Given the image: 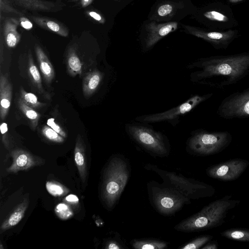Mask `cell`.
<instances>
[{"mask_svg":"<svg viewBox=\"0 0 249 249\" xmlns=\"http://www.w3.org/2000/svg\"><path fill=\"white\" fill-rule=\"evenodd\" d=\"M194 82L222 89L249 75V52L202 58L189 65Z\"/></svg>","mask_w":249,"mask_h":249,"instance_id":"obj_1","label":"cell"},{"mask_svg":"<svg viewBox=\"0 0 249 249\" xmlns=\"http://www.w3.org/2000/svg\"><path fill=\"white\" fill-rule=\"evenodd\" d=\"M129 160L123 155H112L102 174L101 198L105 207L112 210L118 203L131 174Z\"/></svg>","mask_w":249,"mask_h":249,"instance_id":"obj_2","label":"cell"},{"mask_svg":"<svg viewBox=\"0 0 249 249\" xmlns=\"http://www.w3.org/2000/svg\"><path fill=\"white\" fill-rule=\"evenodd\" d=\"M240 202V200L232 199L231 195H226L181 221L174 228L178 231L193 232L219 227L225 222V219L230 211Z\"/></svg>","mask_w":249,"mask_h":249,"instance_id":"obj_3","label":"cell"},{"mask_svg":"<svg viewBox=\"0 0 249 249\" xmlns=\"http://www.w3.org/2000/svg\"><path fill=\"white\" fill-rule=\"evenodd\" d=\"M144 168L154 172L163 180V183L176 190L189 199H198L213 196L215 188L207 183L188 178L180 174L164 170L157 165L148 163Z\"/></svg>","mask_w":249,"mask_h":249,"instance_id":"obj_4","label":"cell"},{"mask_svg":"<svg viewBox=\"0 0 249 249\" xmlns=\"http://www.w3.org/2000/svg\"><path fill=\"white\" fill-rule=\"evenodd\" d=\"M148 198L152 207L160 214L169 216L182 209L191 200L163 182L151 180L146 184Z\"/></svg>","mask_w":249,"mask_h":249,"instance_id":"obj_5","label":"cell"},{"mask_svg":"<svg viewBox=\"0 0 249 249\" xmlns=\"http://www.w3.org/2000/svg\"><path fill=\"white\" fill-rule=\"evenodd\" d=\"M232 139V135L227 131L198 129L194 131L187 140L186 149L193 156H211L225 150L230 145Z\"/></svg>","mask_w":249,"mask_h":249,"instance_id":"obj_6","label":"cell"},{"mask_svg":"<svg viewBox=\"0 0 249 249\" xmlns=\"http://www.w3.org/2000/svg\"><path fill=\"white\" fill-rule=\"evenodd\" d=\"M126 131L131 138L152 156L164 158L170 153L168 139L162 134L143 125L130 124Z\"/></svg>","mask_w":249,"mask_h":249,"instance_id":"obj_7","label":"cell"},{"mask_svg":"<svg viewBox=\"0 0 249 249\" xmlns=\"http://www.w3.org/2000/svg\"><path fill=\"white\" fill-rule=\"evenodd\" d=\"M217 115L227 120L249 117V88L225 98L217 110Z\"/></svg>","mask_w":249,"mask_h":249,"instance_id":"obj_8","label":"cell"},{"mask_svg":"<svg viewBox=\"0 0 249 249\" xmlns=\"http://www.w3.org/2000/svg\"><path fill=\"white\" fill-rule=\"evenodd\" d=\"M213 95L210 93L204 95H195L182 104L166 111L136 118L141 123H154L164 121L173 120L179 116L190 112L202 102L209 99Z\"/></svg>","mask_w":249,"mask_h":249,"instance_id":"obj_9","label":"cell"},{"mask_svg":"<svg viewBox=\"0 0 249 249\" xmlns=\"http://www.w3.org/2000/svg\"><path fill=\"white\" fill-rule=\"evenodd\" d=\"M249 165V162L246 160L233 159L208 167L206 173L212 178L231 181L238 178Z\"/></svg>","mask_w":249,"mask_h":249,"instance_id":"obj_10","label":"cell"},{"mask_svg":"<svg viewBox=\"0 0 249 249\" xmlns=\"http://www.w3.org/2000/svg\"><path fill=\"white\" fill-rule=\"evenodd\" d=\"M188 33L199 38H202L213 44L216 49H226L235 36V31L207 32L190 26H184Z\"/></svg>","mask_w":249,"mask_h":249,"instance_id":"obj_11","label":"cell"},{"mask_svg":"<svg viewBox=\"0 0 249 249\" xmlns=\"http://www.w3.org/2000/svg\"><path fill=\"white\" fill-rule=\"evenodd\" d=\"M13 159L11 165L7 169V172L16 173L20 171L28 170L35 166L43 163L42 159L33 155L31 153L21 149H16L11 151Z\"/></svg>","mask_w":249,"mask_h":249,"instance_id":"obj_12","label":"cell"},{"mask_svg":"<svg viewBox=\"0 0 249 249\" xmlns=\"http://www.w3.org/2000/svg\"><path fill=\"white\" fill-rule=\"evenodd\" d=\"M176 22H168L158 24L149 23L146 27L147 36L145 39V46L149 48L154 46L162 37L175 31L178 28Z\"/></svg>","mask_w":249,"mask_h":249,"instance_id":"obj_13","label":"cell"},{"mask_svg":"<svg viewBox=\"0 0 249 249\" xmlns=\"http://www.w3.org/2000/svg\"><path fill=\"white\" fill-rule=\"evenodd\" d=\"M20 6L31 11L43 12H57L62 10L64 4L60 1L45 0H14Z\"/></svg>","mask_w":249,"mask_h":249,"instance_id":"obj_14","label":"cell"},{"mask_svg":"<svg viewBox=\"0 0 249 249\" xmlns=\"http://www.w3.org/2000/svg\"><path fill=\"white\" fill-rule=\"evenodd\" d=\"M12 86L8 76L1 71L0 75V117L4 120L7 115L11 104Z\"/></svg>","mask_w":249,"mask_h":249,"instance_id":"obj_15","label":"cell"},{"mask_svg":"<svg viewBox=\"0 0 249 249\" xmlns=\"http://www.w3.org/2000/svg\"><path fill=\"white\" fill-rule=\"evenodd\" d=\"M30 18L36 25L42 28L63 37H67L69 35V31L68 28L57 20L48 17L36 15H31Z\"/></svg>","mask_w":249,"mask_h":249,"instance_id":"obj_16","label":"cell"},{"mask_svg":"<svg viewBox=\"0 0 249 249\" xmlns=\"http://www.w3.org/2000/svg\"><path fill=\"white\" fill-rule=\"evenodd\" d=\"M74 158L81 180L84 183L87 175V163L84 142L80 135H77L76 140Z\"/></svg>","mask_w":249,"mask_h":249,"instance_id":"obj_17","label":"cell"},{"mask_svg":"<svg viewBox=\"0 0 249 249\" xmlns=\"http://www.w3.org/2000/svg\"><path fill=\"white\" fill-rule=\"evenodd\" d=\"M37 60L40 70L46 84H50L54 78V70L48 56L38 45L35 47Z\"/></svg>","mask_w":249,"mask_h":249,"instance_id":"obj_18","label":"cell"},{"mask_svg":"<svg viewBox=\"0 0 249 249\" xmlns=\"http://www.w3.org/2000/svg\"><path fill=\"white\" fill-rule=\"evenodd\" d=\"M19 21L13 18H7L3 24V36L7 45L10 48L16 47L20 39L17 28Z\"/></svg>","mask_w":249,"mask_h":249,"instance_id":"obj_19","label":"cell"},{"mask_svg":"<svg viewBox=\"0 0 249 249\" xmlns=\"http://www.w3.org/2000/svg\"><path fill=\"white\" fill-rule=\"evenodd\" d=\"M28 204L29 200L25 198L17 206L1 224L0 228L1 232L16 226L20 221L24 215Z\"/></svg>","mask_w":249,"mask_h":249,"instance_id":"obj_20","label":"cell"},{"mask_svg":"<svg viewBox=\"0 0 249 249\" xmlns=\"http://www.w3.org/2000/svg\"><path fill=\"white\" fill-rule=\"evenodd\" d=\"M103 78L102 73L95 70L88 73L83 81V92L86 96L91 95L98 89Z\"/></svg>","mask_w":249,"mask_h":249,"instance_id":"obj_21","label":"cell"},{"mask_svg":"<svg viewBox=\"0 0 249 249\" xmlns=\"http://www.w3.org/2000/svg\"><path fill=\"white\" fill-rule=\"evenodd\" d=\"M66 62L67 69L71 75L75 76L81 74L82 64L77 53L75 44L69 47Z\"/></svg>","mask_w":249,"mask_h":249,"instance_id":"obj_22","label":"cell"},{"mask_svg":"<svg viewBox=\"0 0 249 249\" xmlns=\"http://www.w3.org/2000/svg\"><path fill=\"white\" fill-rule=\"evenodd\" d=\"M130 243L135 249H164L167 248L169 245L165 241L154 238L134 239Z\"/></svg>","mask_w":249,"mask_h":249,"instance_id":"obj_23","label":"cell"},{"mask_svg":"<svg viewBox=\"0 0 249 249\" xmlns=\"http://www.w3.org/2000/svg\"><path fill=\"white\" fill-rule=\"evenodd\" d=\"M28 73L31 81L35 86L39 92L45 95L46 98H48L49 95L44 91L42 85V79L34 63L32 55L31 53L28 55Z\"/></svg>","mask_w":249,"mask_h":249,"instance_id":"obj_24","label":"cell"},{"mask_svg":"<svg viewBox=\"0 0 249 249\" xmlns=\"http://www.w3.org/2000/svg\"><path fill=\"white\" fill-rule=\"evenodd\" d=\"M220 235L227 239L239 242H249V229L245 228H231L220 233Z\"/></svg>","mask_w":249,"mask_h":249,"instance_id":"obj_25","label":"cell"},{"mask_svg":"<svg viewBox=\"0 0 249 249\" xmlns=\"http://www.w3.org/2000/svg\"><path fill=\"white\" fill-rule=\"evenodd\" d=\"M18 104L19 109L29 120L32 128L35 130L40 119V114L37 112L34 108L26 105L20 98L18 100Z\"/></svg>","mask_w":249,"mask_h":249,"instance_id":"obj_26","label":"cell"},{"mask_svg":"<svg viewBox=\"0 0 249 249\" xmlns=\"http://www.w3.org/2000/svg\"><path fill=\"white\" fill-rule=\"evenodd\" d=\"M46 188L50 194L55 197L65 196L70 192L66 186L56 181H47Z\"/></svg>","mask_w":249,"mask_h":249,"instance_id":"obj_27","label":"cell"},{"mask_svg":"<svg viewBox=\"0 0 249 249\" xmlns=\"http://www.w3.org/2000/svg\"><path fill=\"white\" fill-rule=\"evenodd\" d=\"M213 236L203 235L199 236L189 242L178 248L179 249H201L208 242L212 240Z\"/></svg>","mask_w":249,"mask_h":249,"instance_id":"obj_28","label":"cell"},{"mask_svg":"<svg viewBox=\"0 0 249 249\" xmlns=\"http://www.w3.org/2000/svg\"><path fill=\"white\" fill-rule=\"evenodd\" d=\"M20 98L26 105L33 108L41 107L45 105L44 103L38 101L35 94L27 92L22 88L20 89Z\"/></svg>","mask_w":249,"mask_h":249,"instance_id":"obj_29","label":"cell"},{"mask_svg":"<svg viewBox=\"0 0 249 249\" xmlns=\"http://www.w3.org/2000/svg\"><path fill=\"white\" fill-rule=\"evenodd\" d=\"M54 212L56 215L62 220L68 219L74 214L70 205L64 202L58 204L54 208Z\"/></svg>","mask_w":249,"mask_h":249,"instance_id":"obj_30","label":"cell"},{"mask_svg":"<svg viewBox=\"0 0 249 249\" xmlns=\"http://www.w3.org/2000/svg\"><path fill=\"white\" fill-rule=\"evenodd\" d=\"M41 133L47 139L54 142L62 143L64 141V137L48 125L43 126Z\"/></svg>","mask_w":249,"mask_h":249,"instance_id":"obj_31","label":"cell"},{"mask_svg":"<svg viewBox=\"0 0 249 249\" xmlns=\"http://www.w3.org/2000/svg\"><path fill=\"white\" fill-rule=\"evenodd\" d=\"M105 248L107 249H128V247L121 236L117 234L115 238L109 240L107 242Z\"/></svg>","mask_w":249,"mask_h":249,"instance_id":"obj_32","label":"cell"},{"mask_svg":"<svg viewBox=\"0 0 249 249\" xmlns=\"http://www.w3.org/2000/svg\"><path fill=\"white\" fill-rule=\"evenodd\" d=\"M204 16L211 20L224 22L229 21V18L226 15L216 11L206 12L204 13Z\"/></svg>","mask_w":249,"mask_h":249,"instance_id":"obj_33","label":"cell"},{"mask_svg":"<svg viewBox=\"0 0 249 249\" xmlns=\"http://www.w3.org/2000/svg\"><path fill=\"white\" fill-rule=\"evenodd\" d=\"M0 13H14L18 15L23 14L17 9L15 8L8 0H0Z\"/></svg>","mask_w":249,"mask_h":249,"instance_id":"obj_34","label":"cell"},{"mask_svg":"<svg viewBox=\"0 0 249 249\" xmlns=\"http://www.w3.org/2000/svg\"><path fill=\"white\" fill-rule=\"evenodd\" d=\"M0 129L1 134V141L6 148L9 149L10 148V141L8 134V125L4 122L1 124Z\"/></svg>","mask_w":249,"mask_h":249,"instance_id":"obj_35","label":"cell"},{"mask_svg":"<svg viewBox=\"0 0 249 249\" xmlns=\"http://www.w3.org/2000/svg\"><path fill=\"white\" fill-rule=\"evenodd\" d=\"M47 124L51 127L52 129L57 132L59 134L64 138L67 137V135L63 129L55 123V120L53 118H51L47 120Z\"/></svg>","mask_w":249,"mask_h":249,"instance_id":"obj_36","label":"cell"},{"mask_svg":"<svg viewBox=\"0 0 249 249\" xmlns=\"http://www.w3.org/2000/svg\"><path fill=\"white\" fill-rule=\"evenodd\" d=\"M173 11V7L170 4L161 5L158 9L157 13L160 16L164 17L170 15Z\"/></svg>","mask_w":249,"mask_h":249,"instance_id":"obj_37","label":"cell"},{"mask_svg":"<svg viewBox=\"0 0 249 249\" xmlns=\"http://www.w3.org/2000/svg\"><path fill=\"white\" fill-rule=\"evenodd\" d=\"M87 15L97 22L103 24L105 22V18L98 12L89 10L86 11Z\"/></svg>","mask_w":249,"mask_h":249,"instance_id":"obj_38","label":"cell"},{"mask_svg":"<svg viewBox=\"0 0 249 249\" xmlns=\"http://www.w3.org/2000/svg\"><path fill=\"white\" fill-rule=\"evenodd\" d=\"M19 22L21 26L25 29L30 30L33 27L32 22L28 18L25 17L20 18Z\"/></svg>","mask_w":249,"mask_h":249,"instance_id":"obj_39","label":"cell"},{"mask_svg":"<svg viewBox=\"0 0 249 249\" xmlns=\"http://www.w3.org/2000/svg\"><path fill=\"white\" fill-rule=\"evenodd\" d=\"M65 201L67 204H71L72 205L77 204L79 203V198L75 195L70 194L68 195L64 199Z\"/></svg>","mask_w":249,"mask_h":249,"instance_id":"obj_40","label":"cell"},{"mask_svg":"<svg viewBox=\"0 0 249 249\" xmlns=\"http://www.w3.org/2000/svg\"><path fill=\"white\" fill-rule=\"evenodd\" d=\"M218 246V242L216 241H209L201 249H217Z\"/></svg>","mask_w":249,"mask_h":249,"instance_id":"obj_41","label":"cell"},{"mask_svg":"<svg viewBox=\"0 0 249 249\" xmlns=\"http://www.w3.org/2000/svg\"><path fill=\"white\" fill-rule=\"evenodd\" d=\"M94 0H80V4L82 8H86L90 5Z\"/></svg>","mask_w":249,"mask_h":249,"instance_id":"obj_42","label":"cell"},{"mask_svg":"<svg viewBox=\"0 0 249 249\" xmlns=\"http://www.w3.org/2000/svg\"><path fill=\"white\" fill-rule=\"evenodd\" d=\"M242 0H229V2H230L231 3H237Z\"/></svg>","mask_w":249,"mask_h":249,"instance_id":"obj_43","label":"cell"},{"mask_svg":"<svg viewBox=\"0 0 249 249\" xmlns=\"http://www.w3.org/2000/svg\"><path fill=\"white\" fill-rule=\"evenodd\" d=\"M74 0V1H76V0Z\"/></svg>","mask_w":249,"mask_h":249,"instance_id":"obj_44","label":"cell"}]
</instances>
